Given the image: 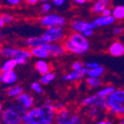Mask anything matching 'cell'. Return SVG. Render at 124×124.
Wrapping results in <instances>:
<instances>
[{"mask_svg":"<svg viewBox=\"0 0 124 124\" xmlns=\"http://www.w3.org/2000/svg\"><path fill=\"white\" fill-rule=\"evenodd\" d=\"M56 110L52 103H44L27 110L24 124H51L55 122Z\"/></svg>","mask_w":124,"mask_h":124,"instance_id":"cell-1","label":"cell"},{"mask_svg":"<svg viewBox=\"0 0 124 124\" xmlns=\"http://www.w3.org/2000/svg\"><path fill=\"white\" fill-rule=\"evenodd\" d=\"M62 44L67 52L78 56H83L90 50L89 39L82 33L77 31H72L63 40Z\"/></svg>","mask_w":124,"mask_h":124,"instance_id":"cell-2","label":"cell"},{"mask_svg":"<svg viewBox=\"0 0 124 124\" xmlns=\"http://www.w3.org/2000/svg\"><path fill=\"white\" fill-rule=\"evenodd\" d=\"M27 113V109L22 105L16 102L9 104L4 108L0 114V123L3 124H20L23 122V119Z\"/></svg>","mask_w":124,"mask_h":124,"instance_id":"cell-3","label":"cell"},{"mask_svg":"<svg viewBox=\"0 0 124 124\" xmlns=\"http://www.w3.org/2000/svg\"><path fill=\"white\" fill-rule=\"evenodd\" d=\"M106 100L107 111L111 116L119 118L124 116V89H116Z\"/></svg>","mask_w":124,"mask_h":124,"instance_id":"cell-4","label":"cell"},{"mask_svg":"<svg viewBox=\"0 0 124 124\" xmlns=\"http://www.w3.org/2000/svg\"><path fill=\"white\" fill-rule=\"evenodd\" d=\"M67 31L64 26H55L46 28L42 35L47 44L50 43H62L67 37Z\"/></svg>","mask_w":124,"mask_h":124,"instance_id":"cell-5","label":"cell"},{"mask_svg":"<svg viewBox=\"0 0 124 124\" xmlns=\"http://www.w3.org/2000/svg\"><path fill=\"white\" fill-rule=\"evenodd\" d=\"M0 56L3 58H17V57H27L31 58V49L24 48H16L11 46H3L0 47Z\"/></svg>","mask_w":124,"mask_h":124,"instance_id":"cell-6","label":"cell"},{"mask_svg":"<svg viewBox=\"0 0 124 124\" xmlns=\"http://www.w3.org/2000/svg\"><path fill=\"white\" fill-rule=\"evenodd\" d=\"M39 23L44 28L55 26H65L67 24V19L60 14L57 13H48L43 15L40 17Z\"/></svg>","mask_w":124,"mask_h":124,"instance_id":"cell-7","label":"cell"},{"mask_svg":"<svg viewBox=\"0 0 124 124\" xmlns=\"http://www.w3.org/2000/svg\"><path fill=\"white\" fill-rule=\"evenodd\" d=\"M70 27L72 31L77 32H83L86 30H95L97 29V26L95 24L93 21H86L83 19H73L70 23Z\"/></svg>","mask_w":124,"mask_h":124,"instance_id":"cell-8","label":"cell"},{"mask_svg":"<svg viewBox=\"0 0 124 124\" xmlns=\"http://www.w3.org/2000/svg\"><path fill=\"white\" fill-rule=\"evenodd\" d=\"M88 71H89V69H87L85 66L78 70H72V71L64 75L62 77V80L65 82H70V83H77L84 78L86 76H88Z\"/></svg>","mask_w":124,"mask_h":124,"instance_id":"cell-9","label":"cell"},{"mask_svg":"<svg viewBox=\"0 0 124 124\" xmlns=\"http://www.w3.org/2000/svg\"><path fill=\"white\" fill-rule=\"evenodd\" d=\"M48 50L50 53V56L52 57H61L64 56L67 53L66 49L64 45L61 43H50V44H45L44 45Z\"/></svg>","mask_w":124,"mask_h":124,"instance_id":"cell-10","label":"cell"},{"mask_svg":"<svg viewBox=\"0 0 124 124\" xmlns=\"http://www.w3.org/2000/svg\"><path fill=\"white\" fill-rule=\"evenodd\" d=\"M16 101L20 105H22L23 108H25L27 110H29L32 107H34L35 104V99L30 93L23 92L16 98Z\"/></svg>","mask_w":124,"mask_h":124,"instance_id":"cell-11","label":"cell"},{"mask_svg":"<svg viewBox=\"0 0 124 124\" xmlns=\"http://www.w3.org/2000/svg\"><path fill=\"white\" fill-rule=\"evenodd\" d=\"M108 54L114 57H120L124 55V44L121 41L113 42L108 47Z\"/></svg>","mask_w":124,"mask_h":124,"instance_id":"cell-12","label":"cell"},{"mask_svg":"<svg viewBox=\"0 0 124 124\" xmlns=\"http://www.w3.org/2000/svg\"><path fill=\"white\" fill-rule=\"evenodd\" d=\"M71 113L70 111L64 108L62 109L57 110L55 116V123L56 124H70Z\"/></svg>","mask_w":124,"mask_h":124,"instance_id":"cell-13","label":"cell"},{"mask_svg":"<svg viewBox=\"0 0 124 124\" xmlns=\"http://www.w3.org/2000/svg\"><path fill=\"white\" fill-rule=\"evenodd\" d=\"M17 74L14 70L2 71L1 74V83L7 86L15 84L17 83Z\"/></svg>","mask_w":124,"mask_h":124,"instance_id":"cell-14","label":"cell"},{"mask_svg":"<svg viewBox=\"0 0 124 124\" xmlns=\"http://www.w3.org/2000/svg\"><path fill=\"white\" fill-rule=\"evenodd\" d=\"M111 4V0H96L91 6V12L93 14H101L105 9L108 8Z\"/></svg>","mask_w":124,"mask_h":124,"instance_id":"cell-15","label":"cell"},{"mask_svg":"<svg viewBox=\"0 0 124 124\" xmlns=\"http://www.w3.org/2000/svg\"><path fill=\"white\" fill-rule=\"evenodd\" d=\"M93 22L97 26V28L98 27H107L115 23L116 19H115V17L112 15H110V16H103V15H101V16L95 17L93 20Z\"/></svg>","mask_w":124,"mask_h":124,"instance_id":"cell-16","label":"cell"},{"mask_svg":"<svg viewBox=\"0 0 124 124\" xmlns=\"http://www.w3.org/2000/svg\"><path fill=\"white\" fill-rule=\"evenodd\" d=\"M45 44H47L43 37H27L24 40V44L27 48L32 49L35 47H39V46H44Z\"/></svg>","mask_w":124,"mask_h":124,"instance_id":"cell-17","label":"cell"},{"mask_svg":"<svg viewBox=\"0 0 124 124\" xmlns=\"http://www.w3.org/2000/svg\"><path fill=\"white\" fill-rule=\"evenodd\" d=\"M35 69L37 71L38 74L42 75L45 74L51 71V65L49 62L45 60V59H38L37 62H35Z\"/></svg>","mask_w":124,"mask_h":124,"instance_id":"cell-18","label":"cell"},{"mask_svg":"<svg viewBox=\"0 0 124 124\" xmlns=\"http://www.w3.org/2000/svg\"><path fill=\"white\" fill-rule=\"evenodd\" d=\"M31 56L38 58V59H46L50 56V53H49L48 50L44 46L32 48V49H31Z\"/></svg>","mask_w":124,"mask_h":124,"instance_id":"cell-19","label":"cell"},{"mask_svg":"<svg viewBox=\"0 0 124 124\" xmlns=\"http://www.w3.org/2000/svg\"><path fill=\"white\" fill-rule=\"evenodd\" d=\"M17 66L18 65H17V61L15 58H5V60L3 62L2 65L0 67V70L2 71L15 70Z\"/></svg>","mask_w":124,"mask_h":124,"instance_id":"cell-20","label":"cell"},{"mask_svg":"<svg viewBox=\"0 0 124 124\" xmlns=\"http://www.w3.org/2000/svg\"><path fill=\"white\" fill-rule=\"evenodd\" d=\"M23 92V87H21L20 85H13V86H10L6 90L7 95L10 98H17Z\"/></svg>","mask_w":124,"mask_h":124,"instance_id":"cell-21","label":"cell"},{"mask_svg":"<svg viewBox=\"0 0 124 124\" xmlns=\"http://www.w3.org/2000/svg\"><path fill=\"white\" fill-rule=\"evenodd\" d=\"M112 16L117 21L124 20V5H116L112 10Z\"/></svg>","mask_w":124,"mask_h":124,"instance_id":"cell-22","label":"cell"},{"mask_svg":"<svg viewBox=\"0 0 124 124\" xmlns=\"http://www.w3.org/2000/svg\"><path fill=\"white\" fill-rule=\"evenodd\" d=\"M56 74L54 72H52V71H50V72L42 75L39 82L43 85H48L50 84V83H51L53 81L56 80Z\"/></svg>","mask_w":124,"mask_h":124,"instance_id":"cell-23","label":"cell"},{"mask_svg":"<svg viewBox=\"0 0 124 124\" xmlns=\"http://www.w3.org/2000/svg\"><path fill=\"white\" fill-rule=\"evenodd\" d=\"M102 83V81L100 77H88L86 78V84L88 87L92 88V89H96L99 88Z\"/></svg>","mask_w":124,"mask_h":124,"instance_id":"cell-24","label":"cell"},{"mask_svg":"<svg viewBox=\"0 0 124 124\" xmlns=\"http://www.w3.org/2000/svg\"><path fill=\"white\" fill-rule=\"evenodd\" d=\"M101 110L96 105H91L88 107V110H87V115L90 119L92 120H95L98 116H100V113H101Z\"/></svg>","mask_w":124,"mask_h":124,"instance_id":"cell-25","label":"cell"},{"mask_svg":"<svg viewBox=\"0 0 124 124\" xmlns=\"http://www.w3.org/2000/svg\"><path fill=\"white\" fill-rule=\"evenodd\" d=\"M115 89H116V88L114 86H112V85L105 86V87L101 88L100 90H98L96 95H97L98 97H101V98H107Z\"/></svg>","mask_w":124,"mask_h":124,"instance_id":"cell-26","label":"cell"},{"mask_svg":"<svg viewBox=\"0 0 124 124\" xmlns=\"http://www.w3.org/2000/svg\"><path fill=\"white\" fill-rule=\"evenodd\" d=\"M105 72V69L104 67L98 65L94 69H90L88 71V77H101Z\"/></svg>","mask_w":124,"mask_h":124,"instance_id":"cell-27","label":"cell"},{"mask_svg":"<svg viewBox=\"0 0 124 124\" xmlns=\"http://www.w3.org/2000/svg\"><path fill=\"white\" fill-rule=\"evenodd\" d=\"M97 100V95H88L86 97H84L81 102L82 106L83 107H89V106L94 105L95 103V101Z\"/></svg>","mask_w":124,"mask_h":124,"instance_id":"cell-28","label":"cell"},{"mask_svg":"<svg viewBox=\"0 0 124 124\" xmlns=\"http://www.w3.org/2000/svg\"><path fill=\"white\" fill-rule=\"evenodd\" d=\"M95 105H96L101 111H107L108 105H107V100L106 98H101L97 96V100L95 101Z\"/></svg>","mask_w":124,"mask_h":124,"instance_id":"cell-29","label":"cell"},{"mask_svg":"<svg viewBox=\"0 0 124 124\" xmlns=\"http://www.w3.org/2000/svg\"><path fill=\"white\" fill-rule=\"evenodd\" d=\"M42 85H43V84H42L40 82H34V83H31V90L33 91V92L38 94V95H41V94L44 92V89H43Z\"/></svg>","mask_w":124,"mask_h":124,"instance_id":"cell-30","label":"cell"},{"mask_svg":"<svg viewBox=\"0 0 124 124\" xmlns=\"http://www.w3.org/2000/svg\"><path fill=\"white\" fill-rule=\"evenodd\" d=\"M0 3L10 7H17L22 3V0H0Z\"/></svg>","mask_w":124,"mask_h":124,"instance_id":"cell-31","label":"cell"},{"mask_svg":"<svg viewBox=\"0 0 124 124\" xmlns=\"http://www.w3.org/2000/svg\"><path fill=\"white\" fill-rule=\"evenodd\" d=\"M52 5L53 4H50L49 2H46V3H43L41 6V13L43 15H45L48 14V13L51 12L52 10Z\"/></svg>","mask_w":124,"mask_h":124,"instance_id":"cell-32","label":"cell"},{"mask_svg":"<svg viewBox=\"0 0 124 124\" xmlns=\"http://www.w3.org/2000/svg\"><path fill=\"white\" fill-rule=\"evenodd\" d=\"M4 19V23H11L14 22L15 20V17L12 14H10V13H4V14L1 15Z\"/></svg>","mask_w":124,"mask_h":124,"instance_id":"cell-33","label":"cell"},{"mask_svg":"<svg viewBox=\"0 0 124 124\" xmlns=\"http://www.w3.org/2000/svg\"><path fill=\"white\" fill-rule=\"evenodd\" d=\"M83 123V120L82 118L77 114L71 115L70 119V124H82Z\"/></svg>","mask_w":124,"mask_h":124,"instance_id":"cell-34","label":"cell"},{"mask_svg":"<svg viewBox=\"0 0 124 124\" xmlns=\"http://www.w3.org/2000/svg\"><path fill=\"white\" fill-rule=\"evenodd\" d=\"M83 67H84V64L81 61H75L71 64V69H72L73 70H78L83 69Z\"/></svg>","mask_w":124,"mask_h":124,"instance_id":"cell-35","label":"cell"},{"mask_svg":"<svg viewBox=\"0 0 124 124\" xmlns=\"http://www.w3.org/2000/svg\"><path fill=\"white\" fill-rule=\"evenodd\" d=\"M50 1H51V4L53 5H55L56 7H58V8L64 6L68 2V0H50Z\"/></svg>","mask_w":124,"mask_h":124,"instance_id":"cell-36","label":"cell"},{"mask_svg":"<svg viewBox=\"0 0 124 124\" xmlns=\"http://www.w3.org/2000/svg\"><path fill=\"white\" fill-rule=\"evenodd\" d=\"M112 32L115 36L118 37V36H121L124 32V28L122 26H116L114 29L112 30Z\"/></svg>","mask_w":124,"mask_h":124,"instance_id":"cell-37","label":"cell"},{"mask_svg":"<svg viewBox=\"0 0 124 124\" xmlns=\"http://www.w3.org/2000/svg\"><path fill=\"white\" fill-rule=\"evenodd\" d=\"M29 59L30 58H27V57H17V58H16V61H17V65L23 66V65H25V64L28 62Z\"/></svg>","mask_w":124,"mask_h":124,"instance_id":"cell-38","label":"cell"},{"mask_svg":"<svg viewBox=\"0 0 124 124\" xmlns=\"http://www.w3.org/2000/svg\"><path fill=\"white\" fill-rule=\"evenodd\" d=\"M98 65H100L97 62H87L86 63H84V66L87 69L90 70V69H94L95 67H97Z\"/></svg>","mask_w":124,"mask_h":124,"instance_id":"cell-39","label":"cell"},{"mask_svg":"<svg viewBox=\"0 0 124 124\" xmlns=\"http://www.w3.org/2000/svg\"><path fill=\"white\" fill-rule=\"evenodd\" d=\"M82 34H83L84 37H87V38H89V37H91L94 35V30H86V31H84L83 32H82Z\"/></svg>","mask_w":124,"mask_h":124,"instance_id":"cell-40","label":"cell"},{"mask_svg":"<svg viewBox=\"0 0 124 124\" xmlns=\"http://www.w3.org/2000/svg\"><path fill=\"white\" fill-rule=\"evenodd\" d=\"M23 2L26 4H29V5H36L37 3L39 2V0H23Z\"/></svg>","mask_w":124,"mask_h":124,"instance_id":"cell-41","label":"cell"},{"mask_svg":"<svg viewBox=\"0 0 124 124\" xmlns=\"http://www.w3.org/2000/svg\"><path fill=\"white\" fill-rule=\"evenodd\" d=\"M54 107H55L56 110L57 111V110H60V109L64 108H65V105H64L63 103H62V102H57V103H56L55 105H54Z\"/></svg>","mask_w":124,"mask_h":124,"instance_id":"cell-42","label":"cell"},{"mask_svg":"<svg viewBox=\"0 0 124 124\" xmlns=\"http://www.w3.org/2000/svg\"><path fill=\"white\" fill-rule=\"evenodd\" d=\"M101 15H103V16H110V15H112V9H110L109 7L105 9V10L101 12Z\"/></svg>","mask_w":124,"mask_h":124,"instance_id":"cell-43","label":"cell"},{"mask_svg":"<svg viewBox=\"0 0 124 124\" xmlns=\"http://www.w3.org/2000/svg\"><path fill=\"white\" fill-rule=\"evenodd\" d=\"M71 1L75 4H83L87 3V0H71Z\"/></svg>","mask_w":124,"mask_h":124,"instance_id":"cell-44","label":"cell"},{"mask_svg":"<svg viewBox=\"0 0 124 124\" xmlns=\"http://www.w3.org/2000/svg\"><path fill=\"white\" fill-rule=\"evenodd\" d=\"M97 123H99V124H111L112 122L111 121H105V119H103L102 121L97 122Z\"/></svg>","mask_w":124,"mask_h":124,"instance_id":"cell-45","label":"cell"},{"mask_svg":"<svg viewBox=\"0 0 124 124\" xmlns=\"http://www.w3.org/2000/svg\"><path fill=\"white\" fill-rule=\"evenodd\" d=\"M4 24H5V23H4V19H3L2 16L0 15V30L2 29L3 27L4 26Z\"/></svg>","mask_w":124,"mask_h":124,"instance_id":"cell-46","label":"cell"},{"mask_svg":"<svg viewBox=\"0 0 124 124\" xmlns=\"http://www.w3.org/2000/svg\"><path fill=\"white\" fill-rule=\"evenodd\" d=\"M3 40H4V35H3V33L1 32V31H0V44H2Z\"/></svg>","mask_w":124,"mask_h":124,"instance_id":"cell-47","label":"cell"},{"mask_svg":"<svg viewBox=\"0 0 124 124\" xmlns=\"http://www.w3.org/2000/svg\"><path fill=\"white\" fill-rule=\"evenodd\" d=\"M3 110H4V105H3V103L0 101V114L2 113Z\"/></svg>","mask_w":124,"mask_h":124,"instance_id":"cell-48","label":"cell"},{"mask_svg":"<svg viewBox=\"0 0 124 124\" xmlns=\"http://www.w3.org/2000/svg\"><path fill=\"white\" fill-rule=\"evenodd\" d=\"M120 122H121V123H122V124H124V116L121 117V121H120Z\"/></svg>","mask_w":124,"mask_h":124,"instance_id":"cell-49","label":"cell"},{"mask_svg":"<svg viewBox=\"0 0 124 124\" xmlns=\"http://www.w3.org/2000/svg\"><path fill=\"white\" fill-rule=\"evenodd\" d=\"M44 103H51V101H50V100H49V99H47L45 101V102H44Z\"/></svg>","mask_w":124,"mask_h":124,"instance_id":"cell-50","label":"cell"},{"mask_svg":"<svg viewBox=\"0 0 124 124\" xmlns=\"http://www.w3.org/2000/svg\"><path fill=\"white\" fill-rule=\"evenodd\" d=\"M50 0H39V2H42V3H46V2H49Z\"/></svg>","mask_w":124,"mask_h":124,"instance_id":"cell-51","label":"cell"},{"mask_svg":"<svg viewBox=\"0 0 124 124\" xmlns=\"http://www.w3.org/2000/svg\"><path fill=\"white\" fill-rule=\"evenodd\" d=\"M1 74H2V70H0V83H1Z\"/></svg>","mask_w":124,"mask_h":124,"instance_id":"cell-52","label":"cell"},{"mask_svg":"<svg viewBox=\"0 0 124 124\" xmlns=\"http://www.w3.org/2000/svg\"><path fill=\"white\" fill-rule=\"evenodd\" d=\"M95 0H87V2H94Z\"/></svg>","mask_w":124,"mask_h":124,"instance_id":"cell-53","label":"cell"}]
</instances>
